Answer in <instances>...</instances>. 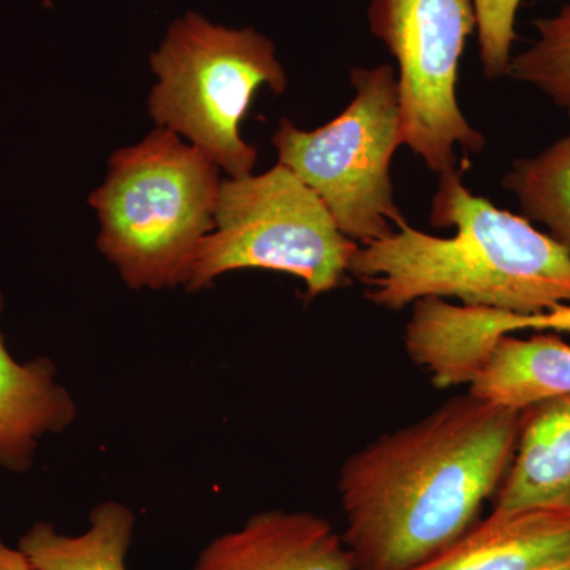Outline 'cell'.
Instances as JSON below:
<instances>
[{"label":"cell","instance_id":"obj_13","mask_svg":"<svg viewBox=\"0 0 570 570\" xmlns=\"http://www.w3.org/2000/svg\"><path fill=\"white\" fill-rule=\"evenodd\" d=\"M469 393L519 411L570 397V346L553 335L502 336L469 382Z\"/></svg>","mask_w":570,"mask_h":570},{"label":"cell","instance_id":"obj_9","mask_svg":"<svg viewBox=\"0 0 570 570\" xmlns=\"http://www.w3.org/2000/svg\"><path fill=\"white\" fill-rule=\"evenodd\" d=\"M527 317L441 298L419 299L406 326L407 354L438 387L469 385L502 336L528 330Z\"/></svg>","mask_w":570,"mask_h":570},{"label":"cell","instance_id":"obj_20","mask_svg":"<svg viewBox=\"0 0 570 570\" xmlns=\"http://www.w3.org/2000/svg\"><path fill=\"white\" fill-rule=\"evenodd\" d=\"M539 570H570V558L569 560L554 562V564L547 566V568H542Z\"/></svg>","mask_w":570,"mask_h":570},{"label":"cell","instance_id":"obj_6","mask_svg":"<svg viewBox=\"0 0 570 570\" xmlns=\"http://www.w3.org/2000/svg\"><path fill=\"white\" fill-rule=\"evenodd\" d=\"M355 96L316 130L283 119L273 145L277 164L324 202L340 230L358 246L389 238L407 224L393 195L390 164L401 146L397 73L392 66L352 71Z\"/></svg>","mask_w":570,"mask_h":570},{"label":"cell","instance_id":"obj_19","mask_svg":"<svg viewBox=\"0 0 570 570\" xmlns=\"http://www.w3.org/2000/svg\"><path fill=\"white\" fill-rule=\"evenodd\" d=\"M0 570H37L20 549H11L0 538Z\"/></svg>","mask_w":570,"mask_h":570},{"label":"cell","instance_id":"obj_10","mask_svg":"<svg viewBox=\"0 0 570 570\" xmlns=\"http://www.w3.org/2000/svg\"><path fill=\"white\" fill-rule=\"evenodd\" d=\"M570 558V512H491L448 550L412 570H539Z\"/></svg>","mask_w":570,"mask_h":570},{"label":"cell","instance_id":"obj_11","mask_svg":"<svg viewBox=\"0 0 570 570\" xmlns=\"http://www.w3.org/2000/svg\"><path fill=\"white\" fill-rule=\"evenodd\" d=\"M2 309L0 294V314ZM75 419L77 404L56 381L55 363L47 356L17 362L0 332V466L28 471L40 439L62 433Z\"/></svg>","mask_w":570,"mask_h":570},{"label":"cell","instance_id":"obj_5","mask_svg":"<svg viewBox=\"0 0 570 570\" xmlns=\"http://www.w3.org/2000/svg\"><path fill=\"white\" fill-rule=\"evenodd\" d=\"M358 245L340 230L324 202L284 165L220 183L214 228L184 288L197 292L236 269H272L306 284L309 298L344 283Z\"/></svg>","mask_w":570,"mask_h":570},{"label":"cell","instance_id":"obj_8","mask_svg":"<svg viewBox=\"0 0 570 570\" xmlns=\"http://www.w3.org/2000/svg\"><path fill=\"white\" fill-rule=\"evenodd\" d=\"M193 570H355L343 535L322 517L291 510L255 513L214 538Z\"/></svg>","mask_w":570,"mask_h":570},{"label":"cell","instance_id":"obj_12","mask_svg":"<svg viewBox=\"0 0 570 570\" xmlns=\"http://www.w3.org/2000/svg\"><path fill=\"white\" fill-rule=\"evenodd\" d=\"M493 502V512H570V397L521 409L519 444Z\"/></svg>","mask_w":570,"mask_h":570},{"label":"cell","instance_id":"obj_14","mask_svg":"<svg viewBox=\"0 0 570 570\" xmlns=\"http://www.w3.org/2000/svg\"><path fill=\"white\" fill-rule=\"evenodd\" d=\"M134 528L132 510L108 501L92 509L81 534H62L50 521H36L18 549L37 570H127Z\"/></svg>","mask_w":570,"mask_h":570},{"label":"cell","instance_id":"obj_2","mask_svg":"<svg viewBox=\"0 0 570 570\" xmlns=\"http://www.w3.org/2000/svg\"><path fill=\"white\" fill-rule=\"evenodd\" d=\"M430 223L455 235L439 238L406 224L355 250L348 275L371 303L400 311L423 298H456L521 316L570 305L569 254L527 217L472 194L456 168L439 175Z\"/></svg>","mask_w":570,"mask_h":570},{"label":"cell","instance_id":"obj_16","mask_svg":"<svg viewBox=\"0 0 570 570\" xmlns=\"http://www.w3.org/2000/svg\"><path fill=\"white\" fill-rule=\"evenodd\" d=\"M534 26L539 39L510 61L509 75L535 86L570 116V2Z\"/></svg>","mask_w":570,"mask_h":570},{"label":"cell","instance_id":"obj_18","mask_svg":"<svg viewBox=\"0 0 570 570\" xmlns=\"http://www.w3.org/2000/svg\"><path fill=\"white\" fill-rule=\"evenodd\" d=\"M528 330H551V332L570 333V305H560L546 313L528 316Z\"/></svg>","mask_w":570,"mask_h":570},{"label":"cell","instance_id":"obj_7","mask_svg":"<svg viewBox=\"0 0 570 570\" xmlns=\"http://www.w3.org/2000/svg\"><path fill=\"white\" fill-rule=\"evenodd\" d=\"M370 29L397 62L401 145L438 175L455 170V148L480 153L485 137L464 118L460 59L478 29L472 0H370Z\"/></svg>","mask_w":570,"mask_h":570},{"label":"cell","instance_id":"obj_17","mask_svg":"<svg viewBox=\"0 0 570 570\" xmlns=\"http://www.w3.org/2000/svg\"><path fill=\"white\" fill-rule=\"evenodd\" d=\"M478 18L480 61L489 78L509 75L521 0H472Z\"/></svg>","mask_w":570,"mask_h":570},{"label":"cell","instance_id":"obj_4","mask_svg":"<svg viewBox=\"0 0 570 570\" xmlns=\"http://www.w3.org/2000/svg\"><path fill=\"white\" fill-rule=\"evenodd\" d=\"M151 69L157 82L148 110L156 126L179 135L230 178L253 174L257 149L243 140V119L262 86L276 94L287 88L273 41L189 11L153 52Z\"/></svg>","mask_w":570,"mask_h":570},{"label":"cell","instance_id":"obj_15","mask_svg":"<svg viewBox=\"0 0 570 570\" xmlns=\"http://www.w3.org/2000/svg\"><path fill=\"white\" fill-rule=\"evenodd\" d=\"M504 186L519 198L524 217L546 225L570 257V134L539 156L517 160Z\"/></svg>","mask_w":570,"mask_h":570},{"label":"cell","instance_id":"obj_3","mask_svg":"<svg viewBox=\"0 0 570 570\" xmlns=\"http://www.w3.org/2000/svg\"><path fill=\"white\" fill-rule=\"evenodd\" d=\"M219 174L208 156L163 127L111 154L89 205L100 223L97 246L130 288L186 284L214 228Z\"/></svg>","mask_w":570,"mask_h":570},{"label":"cell","instance_id":"obj_1","mask_svg":"<svg viewBox=\"0 0 570 570\" xmlns=\"http://www.w3.org/2000/svg\"><path fill=\"white\" fill-rule=\"evenodd\" d=\"M520 414L468 393L348 456L337 493L354 569L412 570L466 534L508 475Z\"/></svg>","mask_w":570,"mask_h":570}]
</instances>
